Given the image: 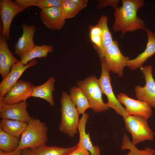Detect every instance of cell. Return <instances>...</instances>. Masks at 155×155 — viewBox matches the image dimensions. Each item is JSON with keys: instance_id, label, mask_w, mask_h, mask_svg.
<instances>
[{"instance_id": "6da1fadb", "label": "cell", "mask_w": 155, "mask_h": 155, "mask_svg": "<svg viewBox=\"0 0 155 155\" xmlns=\"http://www.w3.org/2000/svg\"><path fill=\"white\" fill-rule=\"evenodd\" d=\"M122 6L114 9L115 20L113 29L115 32L121 31V36L127 32L140 30L146 31L144 21L138 17V10L144 4L142 0H122Z\"/></svg>"}, {"instance_id": "7a4b0ae2", "label": "cell", "mask_w": 155, "mask_h": 155, "mask_svg": "<svg viewBox=\"0 0 155 155\" xmlns=\"http://www.w3.org/2000/svg\"><path fill=\"white\" fill-rule=\"evenodd\" d=\"M48 131L44 122L32 118L21 134L19 146L15 150H34L45 145L48 140Z\"/></svg>"}, {"instance_id": "3957f363", "label": "cell", "mask_w": 155, "mask_h": 155, "mask_svg": "<svg viewBox=\"0 0 155 155\" xmlns=\"http://www.w3.org/2000/svg\"><path fill=\"white\" fill-rule=\"evenodd\" d=\"M60 102L61 120L59 129L71 137H73L78 131L80 114L69 95L66 92H62Z\"/></svg>"}, {"instance_id": "277c9868", "label": "cell", "mask_w": 155, "mask_h": 155, "mask_svg": "<svg viewBox=\"0 0 155 155\" xmlns=\"http://www.w3.org/2000/svg\"><path fill=\"white\" fill-rule=\"evenodd\" d=\"M86 96L90 108L96 113L103 112L109 108L102 99V92L99 86L98 79L95 75H91L77 83Z\"/></svg>"}, {"instance_id": "5b68a950", "label": "cell", "mask_w": 155, "mask_h": 155, "mask_svg": "<svg viewBox=\"0 0 155 155\" xmlns=\"http://www.w3.org/2000/svg\"><path fill=\"white\" fill-rule=\"evenodd\" d=\"M123 120L126 129L131 135V142L133 145L153 140L154 134L147 119L140 116L128 115Z\"/></svg>"}, {"instance_id": "8992f818", "label": "cell", "mask_w": 155, "mask_h": 155, "mask_svg": "<svg viewBox=\"0 0 155 155\" xmlns=\"http://www.w3.org/2000/svg\"><path fill=\"white\" fill-rule=\"evenodd\" d=\"M100 61L101 73L98 81L102 94H104L107 98L106 104L109 108L113 109L116 113L125 118L128 115L125 108L118 100L113 92L111 85L110 71L103 59Z\"/></svg>"}, {"instance_id": "52a82bcc", "label": "cell", "mask_w": 155, "mask_h": 155, "mask_svg": "<svg viewBox=\"0 0 155 155\" xmlns=\"http://www.w3.org/2000/svg\"><path fill=\"white\" fill-rule=\"evenodd\" d=\"M118 45L116 40H113L106 49L103 59L110 72L121 77L123 74V70L127 62L130 59L129 57L122 54Z\"/></svg>"}, {"instance_id": "ba28073f", "label": "cell", "mask_w": 155, "mask_h": 155, "mask_svg": "<svg viewBox=\"0 0 155 155\" xmlns=\"http://www.w3.org/2000/svg\"><path fill=\"white\" fill-rule=\"evenodd\" d=\"M153 67L148 65L141 68L145 78L146 84L142 87L135 86V96L137 100L143 101L152 108H155V81L152 74Z\"/></svg>"}, {"instance_id": "9c48e42d", "label": "cell", "mask_w": 155, "mask_h": 155, "mask_svg": "<svg viewBox=\"0 0 155 155\" xmlns=\"http://www.w3.org/2000/svg\"><path fill=\"white\" fill-rule=\"evenodd\" d=\"M24 10L15 1L10 0L0 1V14L3 26L1 35L7 40H10V28L14 18Z\"/></svg>"}, {"instance_id": "30bf717a", "label": "cell", "mask_w": 155, "mask_h": 155, "mask_svg": "<svg viewBox=\"0 0 155 155\" xmlns=\"http://www.w3.org/2000/svg\"><path fill=\"white\" fill-rule=\"evenodd\" d=\"M117 98L125 106L128 115L140 116L148 120L152 115V107L143 101L132 98L123 92L118 94Z\"/></svg>"}, {"instance_id": "8fae6325", "label": "cell", "mask_w": 155, "mask_h": 155, "mask_svg": "<svg viewBox=\"0 0 155 155\" xmlns=\"http://www.w3.org/2000/svg\"><path fill=\"white\" fill-rule=\"evenodd\" d=\"M34 86L30 82L18 80L8 91L3 98L0 97L4 104H10L26 101L31 97Z\"/></svg>"}, {"instance_id": "7c38bea8", "label": "cell", "mask_w": 155, "mask_h": 155, "mask_svg": "<svg viewBox=\"0 0 155 155\" xmlns=\"http://www.w3.org/2000/svg\"><path fill=\"white\" fill-rule=\"evenodd\" d=\"M38 63L34 59L26 65L23 64L20 61L13 65L9 73L0 84V97L3 98L9 90L18 81L24 72Z\"/></svg>"}, {"instance_id": "4fadbf2b", "label": "cell", "mask_w": 155, "mask_h": 155, "mask_svg": "<svg viewBox=\"0 0 155 155\" xmlns=\"http://www.w3.org/2000/svg\"><path fill=\"white\" fill-rule=\"evenodd\" d=\"M28 104L26 101L19 103L5 104L0 109V117L6 119L28 123L32 118L27 110Z\"/></svg>"}, {"instance_id": "5bb4252c", "label": "cell", "mask_w": 155, "mask_h": 155, "mask_svg": "<svg viewBox=\"0 0 155 155\" xmlns=\"http://www.w3.org/2000/svg\"><path fill=\"white\" fill-rule=\"evenodd\" d=\"M39 15L45 26L52 30H61L65 22L60 7H51L41 9Z\"/></svg>"}, {"instance_id": "9a60e30c", "label": "cell", "mask_w": 155, "mask_h": 155, "mask_svg": "<svg viewBox=\"0 0 155 155\" xmlns=\"http://www.w3.org/2000/svg\"><path fill=\"white\" fill-rule=\"evenodd\" d=\"M23 32L14 46V53L20 58L36 45L34 42V34L36 30L34 25H28L26 24L21 25Z\"/></svg>"}, {"instance_id": "2e32d148", "label": "cell", "mask_w": 155, "mask_h": 155, "mask_svg": "<svg viewBox=\"0 0 155 155\" xmlns=\"http://www.w3.org/2000/svg\"><path fill=\"white\" fill-rule=\"evenodd\" d=\"M148 37L146 46L145 51L134 59L127 61L126 66L134 70L143 67L147 60L155 53V33L146 28L145 31Z\"/></svg>"}, {"instance_id": "e0dca14e", "label": "cell", "mask_w": 155, "mask_h": 155, "mask_svg": "<svg viewBox=\"0 0 155 155\" xmlns=\"http://www.w3.org/2000/svg\"><path fill=\"white\" fill-rule=\"evenodd\" d=\"M7 40L0 36V73L3 79L9 73L12 67L20 61L10 50Z\"/></svg>"}, {"instance_id": "ac0fdd59", "label": "cell", "mask_w": 155, "mask_h": 155, "mask_svg": "<svg viewBox=\"0 0 155 155\" xmlns=\"http://www.w3.org/2000/svg\"><path fill=\"white\" fill-rule=\"evenodd\" d=\"M89 118V114L85 113L82 114L80 120L78 127L79 140L76 145L87 150L91 155H101L100 147L93 144L89 133H87L86 131V125Z\"/></svg>"}, {"instance_id": "d6986e66", "label": "cell", "mask_w": 155, "mask_h": 155, "mask_svg": "<svg viewBox=\"0 0 155 155\" xmlns=\"http://www.w3.org/2000/svg\"><path fill=\"white\" fill-rule=\"evenodd\" d=\"M55 80L53 77H51L43 84L34 86L33 88L31 97L43 99L51 106L55 105L53 93L55 90Z\"/></svg>"}, {"instance_id": "ffe728a7", "label": "cell", "mask_w": 155, "mask_h": 155, "mask_svg": "<svg viewBox=\"0 0 155 155\" xmlns=\"http://www.w3.org/2000/svg\"><path fill=\"white\" fill-rule=\"evenodd\" d=\"M53 51V47L52 45H36L20 57V61L23 64L26 65L36 58L46 57L49 53L52 52Z\"/></svg>"}, {"instance_id": "44dd1931", "label": "cell", "mask_w": 155, "mask_h": 155, "mask_svg": "<svg viewBox=\"0 0 155 155\" xmlns=\"http://www.w3.org/2000/svg\"><path fill=\"white\" fill-rule=\"evenodd\" d=\"M27 123L6 119H2L0 129L7 134L19 138L26 128Z\"/></svg>"}, {"instance_id": "7402d4cb", "label": "cell", "mask_w": 155, "mask_h": 155, "mask_svg": "<svg viewBox=\"0 0 155 155\" xmlns=\"http://www.w3.org/2000/svg\"><path fill=\"white\" fill-rule=\"evenodd\" d=\"M69 95L70 98L75 105L80 114L85 113L90 108L89 102L83 92L78 86H74L71 88Z\"/></svg>"}, {"instance_id": "603a6c76", "label": "cell", "mask_w": 155, "mask_h": 155, "mask_svg": "<svg viewBox=\"0 0 155 155\" xmlns=\"http://www.w3.org/2000/svg\"><path fill=\"white\" fill-rule=\"evenodd\" d=\"M77 147V145L67 148L48 146L45 145L31 150L32 155H68Z\"/></svg>"}, {"instance_id": "cb8c5ba5", "label": "cell", "mask_w": 155, "mask_h": 155, "mask_svg": "<svg viewBox=\"0 0 155 155\" xmlns=\"http://www.w3.org/2000/svg\"><path fill=\"white\" fill-rule=\"evenodd\" d=\"M108 17L105 15H102L96 24L102 30V51L100 60L104 58L105 51L108 47L113 42L111 34L107 25Z\"/></svg>"}, {"instance_id": "d4e9b609", "label": "cell", "mask_w": 155, "mask_h": 155, "mask_svg": "<svg viewBox=\"0 0 155 155\" xmlns=\"http://www.w3.org/2000/svg\"><path fill=\"white\" fill-rule=\"evenodd\" d=\"M121 150H128L129 151L123 155H154L155 150L148 147L144 149L139 150L130 140L127 134L125 133L122 138V143L121 147Z\"/></svg>"}, {"instance_id": "484cf974", "label": "cell", "mask_w": 155, "mask_h": 155, "mask_svg": "<svg viewBox=\"0 0 155 155\" xmlns=\"http://www.w3.org/2000/svg\"><path fill=\"white\" fill-rule=\"evenodd\" d=\"M20 140L5 133L0 129V150L5 152L15 150L19 146Z\"/></svg>"}, {"instance_id": "4316f807", "label": "cell", "mask_w": 155, "mask_h": 155, "mask_svg": "<svg viewBox=\"0 0 155 155\" xmlns=\"http://www.w3.org/2000/svg\"><path fill=\"white\" fill-rule=\"evenodd\" d=\"M60 9L62 16L65 20L74 17L81 10L73 0H63Z\"/></svg>"}, {"instance_id": "83f0119b", "label": "cell", "mask_w": 155, "mask_h": 155, "mask_svg": "<svg viewBox=\"0 0 155 155\" xmlns=\"http://www.w3.org/2000/svg\"><path fill=\"white\" fill-rule=\"evenodd\" d=\"M63 0H36V6L41 9L51 7H60L61 6Z\"/></svg>"}, {"instance_id": "f1b7e54d", "label": "cell", "mask_w": 155, "mask_h": 155, "mask_svg": "<svg viewBox=\"0 0 155 155\" xmlns=\"http://www.w3.org/2000/svg\"><path fill=\"white\" fill-rule=\"evenodd\" d=\"M119 1L118 0H98L97 8L98 9H100L107 6H111L114 9L117 7Z\"/></svg>"}, {"instance_id": "f546056e", "label": "cell", "mask_w": 155, "mask_h": 155, "mask_svg": "<svg viewBox=\"0 0 155 155\" xmlns=\"http://www.w3.org/2000/svg\"><path fill=\"white\" fill-rule=\"evenodd\" d=\"M14 1L24 10L31 6H36V0H15Z\"/></svg>"}, {"instance_id": "4dcf8cb0", "label": "cell", "mask_w": 155, "mask_h": 155, "mask_svg": "<svg viewBox=\"0 0 155 155\" xmlns=\"http://www.w3.org/2000/svg\"><path fill=\"white\" fill-rule=\"evenodd\" d=\"M68 155H91L89 152L84 148L78 146L77 148Z\"/></svg>"}, {"instance_id": "1f68e13d", "label": "cell", "mask_w": 155, "mask_h": 155, "mask_svg": "<svg viewBox=\"0 0 155 155\" xmlns=\"http://www.w3.org/2000/svg\"><path fill=\"white\" fill-rule=\"evenodd\" d=\"M90 35H99L101 36L102 30L97 25L94 26H91L89 27Z\"/></svg>"}, {"instance_id": "d6a6232c", "label": "cell", "mask_w": 155, "mask_h": 155, "mask_svg": "<svg viewBox=\"0 0 155 155\" xmlns=\"http://www.w3.org/2000/svg\"><path fill=\"white\" fill-rule=\"evenodd\" d=\"M81 10L85 8L87 5L88 0H73Z\"/></svg>"}, {"instance_id": "836d02e7", "label": "cell", "mask_w": 155, "mask_h": 155, "mask_svg": "<svg viewBox=\"0 0 155 155\" xmlns=\"http://www.w3.org/2000/svg\"><path fill=\"white\" fill-rule=\"evenodd\" d=\"M23 150H15L10 152H5L0 150V155H22Z\"/></svg>"}, {"instance_id": "e575fe53", "label": "cell", "mask_w": 155, "mask_h": 155, "mask_svg": "<svg viewBox=\"0 0 155 155\" xmlns=\"http://www.w3.org/2000/svg\"><path fill=\"white\" fill-rule=\"evenodd\" d=\"M22 155H32L31 149L29 148L23 149V152Z\"/></svg>"}]
</instances>
